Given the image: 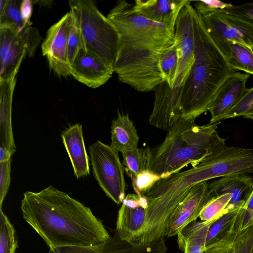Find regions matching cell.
Here are the masks:
<instances>
[{
    "instance_id": "24",
    "label": "cell",
    "mask_w": 253,
    "mask_h": 253,
    "mask_svg": "<svg viewBox=\"0 0 253 253\" xmlns=\"http://www.w3.org/2000/svg\"><path fill=\"white\" fill-rule=\"evenodd\" d=\"M123 165L131 179L149 171L150 147L137 148L122 153Z\"/></svg>"
},
{
    "instance_id": "5",
    "label": "cell",
    "mask_w": 253,
    "mask_h": 253,
    "mask_svg": "<svg viewBox=\"0 0 253 253\" xmlns=\"http://www.w3.org/2000/svg\"><path fill=\"white\" fill-rule=\"evenodd\" d=\"M69 5L70 11L80 28L86 49L113 68L119 40L114 25L92 0H71Z\"/></svg>"
},
{
    "instance_id": "29",
    "label": "cell",
    "mask_w": 253,
    "mask_h": 253,
    "mask_svg": "<svg viewBox=\"0 0 253 253\" xmlns=\"http://www.w3.org/2000/svg\"><path fill=\"white\" fill-rule=\"evenodd\" d=\"M71 16L68 39V62L70 67L79 51L86 49L78 24L72 13Z\"/></svg>"
},
{
    "instance_id": "7",
    "label": "cell",
    "mask_w": 253,
    "mask_h": 253,
    "mask_svg": "<svg viewBox=\"0 0 253 253\" xmlns=\"http://www.w3.org/2000/svg\"><path fill=\"white\" fill-rule=\"evenodd\" d=\"M94 176L105 194L117 204L125 198V167L118 152L99 140L89 147Z\"/></svg>"
},
{
    "instance_id": "25",
    "label": "cell",
    "mask_w": 253,
    "mask_h": 253,
    "mask_svg": "<svg viewBox=\"0 0 253 253\" xmlns=\"http://www.w3.org/2000/svg\"><path fill=\"white\" fill-rule=\"evenodd\" d=\"M225 58L233 70L253 75V52L245 46L236 42H229Z\"/></svg>"
},
{
    "instance_id": "10",
    "label": "cell",
    "mask_w": 253,
    "mask_h": 253,
    "mask_svg": "<svg viewBox=\"0 0 253 253\" xmlns=\"http://www.w3.org/2000/svg\"><path fill=\"white\" fill-rule=\"evenodd\" d=\"M71 16L69 11L52 25L47 30L41 46L49 68L59 77L71 75L68 62V39Z\"/></svg>"
},
{
    "instance_id": "37",
    "label": "cell",
    "mask_w": 253,
    "mask_h": 253,
    "mask_svg": "<svg viewBox=\"0 0 253 253\" xmlns=\"http://www.w3.org/2000/svg\"><path fill=\"white\" fill-rule=\"evenodd\" d=\"M33 2L30 0H22L20 4V13L24 22L27 24H32L30 18L32 14Z\"/></svg>"
},
{
    "instance_id": "41",
    "label": "cell",
    "mask_w": 253,
    "mask_h": 253,
    "mask_svg": "<svg viewBox=\"0 0 253 253\" xmlns=\"http://www.w3.org/2000/svg\"><path fill=\"white\" fill-rule=\"evenodd\" d=\"M251 253H253V249H252Z\"/></svg>"
},
{
    "instance_id": "38",
    "label": "cell",
    "mask_w": 253,
    "mask_h": 253,
    "mask_svg": "<svg viewBox=\"0 0 253 253\" xmlns=\"http://www.w3.org/2000/svg\"><path fill=\"white\" fill-rule=\"evenodd\" d=\"M204 253H233V243H225L214 246L206 250Z\"/></svg>"
},
{
    "instance_id": "2",
    "label": "cell",
    "mask_w": 253,
    "mask_h": 253,
    "mask_svg": "<svg viewBox=\"0 0 253 253\" xmlns=\"http://www.w3.org/2000/svg\"><path fill=\"white\" fill-rule=\"evenodd\" d=\"M195 61L179 90L180 117L195 120L208 111L216 93L235 70L214 44L203 17L194 14Z\"/></svg>"
},
{
    "instance_id": "16",
    "label": "cell",
    "mask_w": 253,
    "mask_h": 253,
    "mask_svg": "<svg viewBox=\"0 0 253 253\" xmlns=\"http://www.w3.org/2000/svg\"><path fill=\"white\" fill-rule=\"evenodd\" d=\"M22 0H0V27L6 26L13 29L24 40L27 46V54L34 55L40 42L41 36L32 24L23 21L20 13Z\"/></svg>"
},
{
    "instance_id": "23",
    "label": "cell",
    "mask_w": 253,
    "mask_h": 253,
    "mask_svg": "<svg viewBox=\"0 0 253 253\" xmlns=\"http://www.w3.org/2000/svg\"><path fill=\"white\" fill-rule=\"evenodd\" d=\"M214 220L194 221L186 226L177 235L179 248L184 253H204L208 231Z\"/></svg>"
},
{
    "instance_id": "40",
    "label": "cell",
    "mask_w": 253,
    "mask_h": 253,
    "mask_svg": "<svg viewBox=\"0 0 253 253\" xmlns=\"http://www.w3.org/2000/svg\"><path fill=\"white\" fill-rule=\"evenodd\" d=\"M244 118L251 119V120H253V113L244 116Z\"/></svg>"
},
{
    "instance_id": "34",
    "label": "cell",
    "mask_w": 253,
    "mask_h": 253,
    "mask_svg": "<svg viewBox=\"0 0 253 253\" xmlns=\"http://www.w3.org/2000/svg\"><path fill=\"white\" fill-rule=\"evenodd\" d=\"M160 178L150 171H147L131 178L133 189L136 194L144 195Z\"/></svg>"
},
{
    "instance_id": "3",
    "label": "cell",
    "mask_w": 253,
    "mask_h": 253,
    "mask_svg": "<svg viewBox=\"0 0 253 253\" xmlns=\"http://www.w3.org/2000/svg\"><path fill=\"white\" fill-rule=\"evenodd\" d=\"M218 123L198 125L195 120L180 117L164 140L150 148L149 171L159 177L177 173L189 165L194 167L208 156L223 149L225 140L216 130Z\"/></svg>"
},
{
    "instance_id": "26",
    "label": "cell",
    "mask_w": 253,
    "mask_h": 253,
    "mask_svg": "<svg viewBox=\"0 0 253 253\" xmlns=\"http://www.w3.org/2000/svg\"><path fill=\"white\" fill-rule=\"evenodd\" d=\"M179 52L178 43L176 40L170 47L161 55L159 67L166 82L171 88L175 82L178 70Z\"/></svg>"
},
{
    "instance_id": "36",
    "label": "cell",
    "mask_w": 253,
    "mask_h": 253,
    "mask_svg": "<svg viewBox=\"0 0 253 253\" xmlns=\"http://www.w3.org/2000/svg\"><path fill=\"white\" fill-rule=\"evenodd\" d=\"M222 11L242 19L253 24V2L232 5Z\"/></svg>"
},
{
    "instance_id": "30",
    "label": "cell",
    "mask_w": 253,
    "mask_h": 253,
    "mask_svg": "<svg viewBox=\"0 0 253 253\" xmlns=\"http://www.w3.org/2000/svg\"><path fill=\"white\" fill-rule=\"evenodd\" d=\"M253 113V87L246 89L244 94L234 106L223 117L228 119L244 117Z\"/></svg>"
},
{
    "instance_id": "14",
    "label": "cell",
    "mask_w": 253,
    "mask_h": 253,
    "mask_svg": "<svg viewBox=\"0 0 253 253\" xmlns=\"http://www.w3.org/2000/svg\"><path fill=\"white\" fill-rule=\"evenodd\" d=\"M250 77L248 74L235 72L224 82L218 90L208 111L211 114L210 123H218L240 100L247 88Z\"/></svg>"
},
{
    "instance_id": "8",
    "label": "cell",
    "mask_w": 253,
    "mask_h": 253,
    "mask_svg": "<svg viewBox=\"0 0 253 253\" xmlns=\"http://www.w3.org/2000/svg\"><path fill=\"white\" fill-rule=\"evenodd\" d=\"M202 17L211 40L225 57L230 42L253 52V24L222 10Z\"/></svg>"
},
{
    "instance_id": "27",
    "label": "cell",
    "mask_w": 253,
    "mask_h": 253,
    "mask_svg": "<svg viewBox=\"0 0 253 253\" xmlns=\"http://www.w3.org/2000/svg\"><path fill=\"white\" fill-rule=\"evenodd\" d=\"M17 247L13 226L0 209V253H15Z\"/></svg>"
},
{
    "instance_id": "11",
    "label": "cell",
    "mask_w": 253,
    "mask_h": 253,
    "mask_svg": "<svg viewBox=\"0 0 253 253\" xmlns=\"http://www.w3.org/2000/svg\"><path fill=\"white\" fill-rule=\"evenodd\" d=\"M208 183L207 180L195 185L175 208L167 222L166 237L177 236L186 226L199 217L203 208L214 198L208 188Z\"/></svg>"
},
{
    "instance_id": "18",
    "label": "cell",
    "mask_w": 253,
    "mask_h": 253,
    "mask_svg": "<svg viewBox=\"0 0 253 253\" xmlns=\"http://www.w3.org/2000/svg\"><path fill=\"white\" fill-rule=\"evenodd\" d=\"M188 0H136L133 10L149 20L175 29L177 17Z\"/></svg>"
},
{
    "instance_id": "32",
    "label": "cell",
    "mask_w": 253,
    "mask_h": 253,
    "mask_svg": "<svg viewBox=\"0 0 253 253\" xmlns=\"http://www.w3.org/2000/svg\"><path fill=\"white\" fill-rule=\"evenodd\" d=\"M196 11L202 16H205L231 7L233 4L219 0L191 1Z\"/></svg>"
},
{
    "instance_id": "19",
    "label": "cell",
    "mask_w": 253,
    "mask_h": 253,
    "mask_svg": "<svg viewBox=\"0 0 253 253\" xmlns=\"http://www.w3.org/2000/svg\"><path fill=\"white\" fill-rule=\"evenodd\" d=\"M61 137L77 178L89 174L88 157L83 137L82 125L76 124L63 131Z\"/></svg>"
},
{
    "instance_id": "35",
    "label": "cell",
    "mask_w": 253,
    "mask_h": 253,
    "mask_svg": "<svg viewBox=\"0 0 253 253\" xmlns=\"http://www.w3.org/2000/svg\"><path fill=\"white\" fill-rule=\"evenodd\" d=\"M10 158L7 161L0 163V207L2 209V204L8 192L11 180Z\"/></svg>"
},
{
    "instance_id": "15",
    "label": "cell",
    "mask_w": 253,
    "mask_h": 253,
    "mask_svg": "<svg viewBox=\"0 0 253 253\" xmlns=\"http://www.w3.org/2000/svg\"><path fill=\"white\" fill-rule=\"evenodd\" d=\"M168 249L164 239L134 246L122 240L115 232L107 241L96 246L49 249L48 253H166Z\"/></svg>"
},
{
    "instance_id": "22",
    "label": "cell",
    "mask_w": 253,
    "mask_h": 253,
    "mask_svg": "<svg viewBox=\"0 0 253 253\" xmlns=\"http://www.w3.org/2000/svg\"><path fill=\"white\" fill-rule=\"evenodd\" d=\"M241 208L228 210L210 226L206 240V250L228 243H233L239 233L237 220Z\"/></svg>"
},
{
    "instance_id": "17",
    "label": "cell",
    "mask_w": 253,
    "mask_h": 253,
    "mask_svg": "<svg viewBox=\"0 0 253 253\" xmlns=\"http://www.w3.org/2000/svg\"><path fill=\"white\" fill-rule=\"evenodd\" d=\"M208 188L214 197L231 195L227 211L242 208L253 191V179L247 173L230 175L209 182Z\"/></svg>"
},
{
    "instance_id": "13",
    "label": "cell",
    "mask_w": 253,
    "mask_h": 253,
    "mask_svg": "<svg viewBox=\"0 0 253 253\" xmlns=\"http://www.w3.org/2000/svg\"><path fill=\"white\" fill-rule=\"evenodd\" d=\"M27 52L26 43L13 29L0 27V81L16 78Z\"/></svg>"
},
{
    "instance_id": "20",
    "label": "cell",
    "mask_w": 253,
    "mask_h": 253,
    "mask_svg": "<svg viewBox=\"0 0 253 253\" xmlns=\"http://www.w3.org/2000/svg\"><path fill=\"white\" fill-rule=\"evenodd\" d=\"M16 78L0 81V146L5 147L12 155L16 151L11 123L13 94Z\"/></svg>"
},
{
    "instance_id": "33",
    "label": "cell",
    "mask_w": 253,
    "mask_h": 253,
    "mask_svg": "<svg viewBox=\"0 0 253 253\" xmlns=\"http://www.w3.org/2000/svg\"><path fill=\"white\" fill-rule=\"evenodd\" d=\"M253 225V191L243 207L241 209L237 220L238 232Z\"/></svg>"
},
{
    "instance_id": "21",
    "label": "cell",
    "mask_w": 253,
    "mask_h": 253,
    "mask_svg": "<svg viewBox=\"0 0 253 253\" xmlns=\"http://www.w3.org/2000/svg\"><path fill=\"white\" fill-rule=\"evenodd\" d=\"M111 133L110 146L118 153L131 151L137 148L139 136L128 114L118 111L117 118L112 122Z\"/></svg>"
},
{
    "instance_id": "6",
    "label": "cell",
    "mask_w": 253,
    "mask_h": 253,
    "mask_svg": "<svg viewBox=\"0 0 253 253\" xmlns=\"http://www.w3.org/2000/svg\"><path fill=\"white\" fill-rule=\"evenodd\" d=\"M195 8L188 0L181 10L175 25V36L178 44L179 58L177 73L171 88L165 85L160 97L168 107L176 110L179 107V90L195 61L194 14Z\"/></svg>"
},
{
    "instance_id": "9",
    "label": "cell",
    "mask_w": 253,
    "mask_h": 253,
    "mask_svg": "<svg viewBox=\"0 0 253 253\" xmlns=\"http://www.w3.org/2000/svg\"><path fill=\"white\" fill-rule=\"evenodd\" d=\"M148 202L144 195L129 194L123 200L116 222L119 237L131 245H143Z\"/></svg>"
},
{
    "instance_id": "28",
    "label": "cell",
    "mask_w": 253,
    "mask_h": 253,
    "mask_svg": "<svg viewBox=\"0 0 253 253\" xmlns=\"http://www.w3.org/2000/svg\"><path fill=\"white\" fill-rule=\"evenodd\" d=\"M231 195L226 193L213 198L203 208L199 217L201 221H207L217 219L227 211L226 210Z\"/></svg>"
},
{
    "instance_id": "39",
    "label": "cell",
    "mask_w": 253,
    "mask_h": 253,
    "mask_svg": "<svg viewBox=\"0 0 253 253\" xmlns=\"http://www.w3.org/2000/svg\"><path fill=\"white\" fill-rule=\"evenodd\" d=\"M12 155L4 147L0 146V163L8 161L11 158Z\"/></svg>"
},
{
    "instance_id": "4",
    "label": "cell",
    "mask_w": 253,
    "mask_h": 253,
    "mask_svg": "<svg viewBox=\"0 0 253 253\" xmlns=\"http://www.w3.org/2000/svg\"><path fill=\"white\" fill-rule=\"evenodd\" d=\"M133 4L119 0L107 17L119 34V42L138 49L165 50L175 41V29L137 13Z\"/></svg>"
},
{
    "instance_id": "31",
    "label": "cell",
    "mask_w": 253,
    "mask_h": 253,
    "mask_svg": "<svg viewBox=\"0 0 253 253\" xmlns=\"http://www.w3.org/2000/svg\"><path fill=\"white\" fill-rule=\"evenodd\" d=\"M253 248V225L239 232L233 242V253H251Z\"/></svg>"
},
{
    "instance_id": "1",
    "label": "cell",
    "mask_w": 253,
    "mask_h": 253,
    "mask_svg": "<svg viewBox=\"0 0 253 253\" xmlns=\"http://www.w3.org/2000/svg\"><path fill=\"white\" fill-rule=\"evenodd\" d=\"M23 195V218L50 249L94 247L111 237L89 208L53 186Z\"/></svg>"
},
{
    "instance_id": "12",
    "label": "cell",
    "mask_w": 253,
    "mask_h": 253,
    "mask_svg": "<svg viewBox=\"0 0 253 253\" xmlns=\"http://www.w3.org/2000/svg\"><path fill=\"white\" fill-rule=\"evenodd\" d=\"M114 72L113 67L87 49L80 50L70 65L71 75L78 82L92 88L104 84Z\"/></svg>"
}]
</instances>
